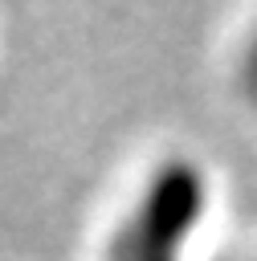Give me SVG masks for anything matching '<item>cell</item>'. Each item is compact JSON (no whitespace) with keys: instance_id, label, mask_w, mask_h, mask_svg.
<instances>
[{"instance_id":"1","label":"cell","mask_w":257,"mask_h":261,"mask_svg":"<svg viewBox=\"0 0 257 261\" xmlns=\"http://www.w3.org/2000/svg\"><path fill=\"white\" fill-rule=\"evenodd\" d=\"M245 73H249V90L257 94V41H253V49H249V69H245Z\"/></svg>"}]
</instances>
